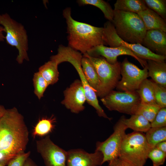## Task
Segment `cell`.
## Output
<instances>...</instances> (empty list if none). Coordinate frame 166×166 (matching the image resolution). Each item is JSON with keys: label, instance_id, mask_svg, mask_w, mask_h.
<instances>
[{"label": "cell", "instance_id": "31", "mask_svg": "<svg viewBox=\"0 0 166 166\" xmlns=\"http://www.w3.org/2000/svg\"><path fill=\"white\" fill-rule=\"evenodd\" d=\"M148 157L152 160L153 166H160L165 162L166 153L154 147L149 152Z\"/></svg>", "mask_w": 166, "mask_h": 166}, {"label": "cell", "instance_id": "15", "mask_svg": "<svg viewBox=\"0 0 166 166\" xmlns=\"http://www.w3.org/2000/svg\"><path fill=\"white\" fill-rule=\"evenodd\" d=\"M67 152V166H99L102 165V153L95 151L89 153L81 149L69 150Z\"/></svg>", "mask_w": 166, "mask_h": 166}, {"label": "cell", "instance_id": "39", "mask_svg": "<svg viewBox=\"0 0 166 166\" xmlns=\"http://www.w3.org/2000/svg\"><path fill=\"white\" fill-rule=\"evenodd\" d=\"M0 166H3V165H2L0 164Z\"/></svg>", "mask_w": 166, "mask_h": 166}, {"label": "cell", "instance_id": "29", "mask_svg": "<svg viewBox=\"0 0 166 166\" xmlns=\"http://www.w3.org/2000/svg\"><path fill=\"white\" fill-rule=\"evenodd\" d=\"M147 7L166 21V0H144Z\"/></svg>", "mask_w": 166, "mask_h": 166}, {"label": "cell", "instance_id": "19", "mask_svg": "<svg viewBox=\"0 0 166 166\" xmlns=\"http://www.w3.org/2000/svg\"><path fill=\"white\" fill-rule=\"evenodd\" d=\"M81 65L87 81L96 93L98 91L100 82L95 68L89 59L83 55L81 60Z\"/></svg>", "mask_w": 166, "mask_h": 166}, {"label": "cell", "instance_id": "26", "mask_svg": "<svg viewBox=\"0 0 166 166\" xmlns=\"http://www.w3.org/2000/svg\"><path fill=\"white\" fill-rule=\"evenodd\" d=\"M146 132V140L152 148L158 143L166 141V127H151Z\"/></svg>", "mask_w": 166, "mask_h": 166}, {"label": "cell", "instance_id": "36", "mask_svg": "<svg viewBox=\"0 0 166 166\" xmlns=\"http://www.w3.org/2000/svg\"><path fill=\"white\" fill-rule=\"evenodd\" d=\"M23 166H38L36 163L29 157L26 160Z\"/></svg>", "mask_w": 166, "mask_h": 166}, {"label": "cell", "instance_id": "7", "mask_svg": "<svg viewBox=\"0 0 166 166\" xmlns=\"http://www.w3.org/2000/svg\"><path fill=\"white\" fill-rule=\"evenodd\" d=\"M0 25L3 27L6 33L5 39L7 43L15 47L18 50L16 58L18 62L21 64L24 60L29 61L28 37L24 26L11 18L7 13L0 14Z\"/></svg>", "mask_w": 166, "mask_h": 166}, {"label": "cell", "instance_id": "11", "mask_svg": "<svg viewBox=\"0 0 166 166\" xmlns=\"http://www.w3.org/2000/svg\"><path fill=\"white\" fill-rule=\"evenodd\" d=\"M127 129L121 117L114 127L113 134L105 141L97 143L95 150L101 152L103 156L102 165L119 157L121 145Z\"/></svg>", "mask_w": 166, "mask_h": 166}, {"label": "cell", "instance_id": "23", "mask_svg": "<svg viewBox=\"0 0 166 166\" xmlns=\"http://www.w3.org/2000/svg\"><path fill=\"white\" fill-rule=\"evenodd\" d=\"M136 92L139 95L140 103L143 104L156 105L153 81L144 79L140 85Z\"/></svg>", "mask_w": 166, "mask_h": 166}, {"label": "cell", "instance_id": "16", "mask_svg": "<svg viewBox=\"0 0 166 166\" xmlns=\"http://www.w3.org/2000/svg\"><path fill=\"white\" fill-rule=\"evenodd\" d=\"M141 45L156 54L166 56V32L147 30Z\"/></svg>", "mask_w": 166, "mask_h": 166}, {"label": "cell", "instance_id": "35", "mask_svg": "<svg viewBox=\"0 0 166 166\" xmlns=\"http://www.w3.org/2000/svg\"><path fill=\"white\" fill-rule=\"evenodd\" d=\"M157 149L166 153V141H163L158 143L155 147Z\"/></svg>", "mask_w": 166, "mask_h": 166}, {"label": "cell", "instance_id": "13", "mask_svg": "<svg viewBox=\"0 0 166 166\" xmlns=\"http://www.w3.org/2000/svg\"><path fill=\"white\" fill-rule=\"evenodd\" d=\"M89 56L102 57L109 63L113 64L117 61V57L122 55H128L133 57L144 68L147 66V61L136 56L129 49L123 46L117 47H108L104 45H100L92 48L86 53Z\"/></svg>", "mask_w": 166, "mask_h": 166}, {"label": "cell", "instance_id": "33", "mask_svg": "<svg viewBox=\"0 0 166 166\" xmlns=\"http://www.w3.org/2000/svg\"><path fill=\"white\" fill-rule=\"evenodd\" d=\"M31 152L28 151L16 156L11 160L7 164L8 166H23L25 161L29 157Z\"/></svg>", "mask_w": 166, "mask_h": 166}, {"label": "cell", "instance_id": "3", "mask_svg": "<svg viewBox=\"0 0 166 166\" xmlns=\"http://www.w3.org/2000/svg\"><path fill=\"white\" fill-rule=\"evenodd\" d=\"M83 56L80 52L74 50L69 46L62 45L59 46L57 53L51 56L50 60L58 65L64 62H68L75 68L81 79L86 98V101L96 110L98 116L111 120L99 104L97 96L95 90L90 86L82 71L81 60Z\"/></svg>", "mask_w": 166, "mask_h": 166}, {"label": "cell", "instance_id": "12", "mask_svg": "<svg viewBox=\"0 0 166 166\" xmlns=\"http://www.w3.org/2000/svg\"><path fill=\"white\" fill-rule=\"evenodd\" d=\"M36 144L45 166H67V152L55 144L49 136L37 140Z\"/></svg>", "mask_w": 166, "mask_h": 166}, {"label": "cell", "instance_id": "5", "mask_svg": "<svg viewBox=\"0 0 166 166\" xmlns=\"http://www.w3.org/2000/svg\"><path fill=\"white\" fill-rule=\"evenodd\" d=\"M152 148L142 132L134 131L126 134L120 147V158L137 166H144L148 153Z\"/></svg>", "mask_w": 166, "mask_h": 166}, {"label": "cell", "instance_id": "21", "mask_svg": "<svg viewBox=\"0 0 166 166\" xmlns=\"http://www.w3.org/2000/svg\"><path fill=\"white\" fill-rule=\"evenodd\" d=\"M56 117L52 115L50 117H43L40 119L34 127L32 135L34 138L36 137H43L51 132L53 130Z\"/></svg>", "mask_w": 166, "mask_h": 166}, {"label": "cell", "instance_id": "10", "mask_svg": "<svg viewBox=\"0 0 166 166\" xmlns=\"http://www.w3.org/2000/svg\"><path fill=\"white\" fill-rule=\"evenodd\" d=\"M121 79L116 88L117 91L122 92L136 91L142 82L148 77L147 67L140 69L127 57L121 64Z\"/></svg>", "mask_w": 166, "mask_h": 166}, {"label": "cell", "instance_id": "8", "mask_svg": "<svg viewBox=\"0 0 166 166\" xmlns=\"http://www.w3.org/2000/svg\"><path fill=\"white\" fill-rule=\"evenodd\" d=\"M103 40L105 45L110 47L123 46L131 50L138 57L144 60L163 61L166 56L156 54L139 43L132 44L122 40L117 34L113 23L109 21L104 25Z\"/></svg>", "mask_w": 166, "mask_h": 166}, {"label": "cell", "instance_id": "22", "mask_svg": "<svg viewBox=\"0 0 166 166\" xmlns=\"http://www.w3.org/2000/svg\"><path fill=\"white\" fill-rule=\"evenodd\" d=\"M147 8L144 0H117L113 10L137 14Z\"/></svg>", "mask_w": 166, "mask_h": 166}, {"label": "cell", "instance_id": "18", "mask_svg": "<svg viewBox=\"0 0 166 166\" xmlns=\"http://www.w3.org/2000/svg\"><path fill=\"white\" fill-rule=\"evenodd\" d=\"M148 77L154 82L166 87V63L165 61L147 60Z\"/></svg>", "mask_w": 166, "mask_h": 166}, {"label": "cell", "instance_id": "4", "mask_svg": "<svg viewBox=\"0 0 166 166\" xmlns=\"http://www.w3.org/2000/svg\"><path fill=\"white\" fill-rule=\"evenodd\" d=\"M112 22L117 34L123 41L142 44L147 30L137 14L114 10Z\"/></svg>", "mask_w": 166, "mask_h": 166}, {"label": "cell", "instance_id": "37", "mask_svg": "<svg viewBox=\"0 0 166 166\" xmlns=\"http://www.w3.org/2000/svg\"><path fill=\"white\" fill-rule=\"evenodd\" d=\"M4 29L2 26L0 25V42L4 41L5 39V36L3 34Z\"/></svg>", "mask_w": 166, "mask_h": 166}, {"label": "cell", "instance_id": "20", "mask_svg": "<svg viewBox=\"0 0 166 166\" xmlns=\"http://www.w3.org/2000/svg\"><path fill=\"white\" fill-rule=\"evenodd\" d=\"M121 118L127 128H130L134 131L146 132L151 128V123L140 115L132 114L128 119L122 116Z\"/></svg>", "mask_w": 166, "mask_h": 166}, {"label": "cell", "instance_id": "1", "mask_svg": "<svg viewBox=\"0 0 166 166\" xmlns=\"http://www.w3.org/2000/svg\"><path fill=\"white\" fill-rule=\"evenodd\" d=\"M29 136L23 117L17 108L6 109L0 119V164L7 165L13 159L24 153Z\"/></svg>", "mask_w": 166, "mask_h": 166}, {"label": "cell", "instance_id": "14", "mask_svg": "<svg viewBox=\"0 0 166 166\" xmlns=\"http://www.w3.org/2000/svg\"><path fill=\"white\" fill-rule=\"evenodd\" d=\"M64 95L61 103L72 113H78L85 109L86 98L80 80H75L64 91Z\"/></svg>", "mask_w": 166, "mask_h": 166}, {"label": "cell", "instance_id": "17", "mask_svg": "<svg viewBox=\"0 0 166 166\" xmlns=\"http://www.w3.org/2000/svg\"><path fill=\"white\" fill-rule=\"evenodd\" d=\"M137 14L142 20L147 30L158 29L166 32V21L150 9L148 7Z\"/></svg>", "mask_w": 166, "mask_h": 166}, {"label": "cell", "instance_id": "32", "mask_svg": "<svg viewBox=\"0 0 166 166\" xmlns=\"http://www.w3.org/2000/svg\"><path fill=\"white\" fill-rule=\"evenodd\" d=\"M151 125V127H166V108H160Z\"/></svg>", "mask_w": 166, "mask_h": 166}, {"label": "cell", "instance_id": "6", "mask_svg": "<svg viewBox=\"0 0 166 166\" xmlns=\"http://www.w3.org/2000/svg\"><path fill=\"white\" fill-rule=\"evenodd\" d=\"M83 56L89 59L96 69L100 82L96 94L102 98L116 87L121 78V63L118 61L112 64L102 57H92L86 53Z\"/></svg>", "mask_w": 166, "mask_h": 166}, {"label": "cell", "instance_id": "28", "mask_svg": "<svg viewBox=\"0 0 166 166\" xmlns=\"http://www.w3.org/2000/svg\"><path fill=\"white\" fill-rule=\"evenodd\" d=\"M33 82L34 93L40 100L43 97L44 93L49 85L38 72L34 73Z\"/></svg>", "mask_w": 166, "mask_h": 166}, {"label": "cell", "instance_id": "25", "mask_svg": "<svg viewBox=\"0 0 166 166\" xmlns=\"http://www.w3.org/2000/svg\"><path fill=\"white\" fill-rule=\"evenodd\" d=\"M77 2L80 6L91 5L99 8L105 18L112 22L114 17V10L107 2L103 0H79Z\"/></svg>", "mask_w": 166, "mask_h": 166}, {"label": "cell", "instance_id": "30", "mask_svg": "<svg viewBox=\"0 0 166 166\" xmlns=\"http://www.w3.org/2000/svg\"><path fill=\"white\" fill-rule=\"evenodd\" d=\"M152 81L156 104L161 108H166V87Z\"/></svg>", "mask_w": 166, "mask_h": 166}, {"label": "cell", "instance_id": "27", "mask_svg": "<svg viewBox=\"0 0 166 166\" xmlns=\"http://www.w3.org/2000/svg\"><path fill=\"white\" fill-rule=\"evenodd\" d=\"M160 108L157 104L150 105L140 103L137 106L134 114L143 116L151 123Z\"/></svg>", "mask_w": 166, "mask_h": 166}, {"label": "cell", "instance_id": "9", "mask_svg": "<svg viewBox=\"0 0 166 166\" xmlns=\"http://www.w3.org/2000/svg\"><path fill=\"white\" fill-rule=\"evenodd\" d=\"M101 101L109 110L116 111L131 115L134 114L140 103V97L136 91L127 92L113 90L101 98Z\"/></svg>", "mask_w": 166, "mask_h": 166}, {"label": "cell", "instance_id": "2", "mask_svg": "<svg viewBox=\"0 0 166 166\" xmlns=\"http://www.w3.org/2000/svg\"><path fill=\"white\" fill-rule=\"evenodd\" d=\"M71 9L63 11L67 25L68 46L83 54L94 47L105 45L103 40V27H96L78 22L71 16Z\"/></svg>", "mask_w": 166, "mask_h": 166}, {"label": "cell", "instance_id": "38", "mask_svg": "<svg viewBox=\"0 0 166 166\" xmlns=\"http://www.w3.org/2000/svg\"><path fill=\"white\" fill-rule=\"evenodd\" d=\"M6 110L4 106L0 105V119L3 115Z\"/></svg>", "mask_w": 166, "mask_h": 166}, {"label": "cell", "instance_id": "24", "mask_svg": "<svg viewBox=\"0 0 166 166\" xmlns=\"http://www.w3.org/2000/svg\"><path fill=\"white\" fill-rule=\"evenodd\" d=\"M58 65L53 61L50 60L41 66L38 72L49 85L57 83L59 80Z\"/></svg>", "mask_w": 166, "mask_h": 166}, {"label": "cell", "instance_id": "34", "mask_svg": "<svg viewBox=\"0 0 166 166\" xmlns=\"http://www.w3.org/2000/svg\"><path fill=\"white\" fill-rule=\"evenodd\" d=\"M109 166H137L123 160L119 157L109 163Z\"/></svg>", "mask_w": 166, "mask_h": 166}]
</instances>
